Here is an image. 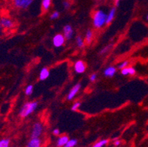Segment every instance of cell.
<instances>
[{"label":"cell","mask_w":148,"mask_h":147,"mask_svg":"<svg viewBox=\"0 0 148 147\" xmlns=\"http://www.w3.org/2000/svg\"><path fill=\"white\" fill-rule=\"evenodd\" d=\"M107 14L102 10H98L93 14V25L95 28H101L106 24Z\"/></svg>","instance_id":"1"},{"label":"cell","mask_w":148,"mask_h":147,"mask_svg":"<svg viewBox=\"0 0 148 147\" xmlns=\"http://www.w3.org/2000/svg\"><path fill=\"white\" fill-rule=\"evenodd\" d=\"M38 107L37 102H29L25 103L19 110V116L21 118H26L33 113Z\"/></svg>","instance_id":"2"},{"label":"cell","mask_w":148,"mask_h":147,"mask_svg":"<svg viewBox=\"0 0 148 147\" xmlns=\"http://www.w3.org/2000/svg\"><path fill=\"white\" fill-rule=\"evenodd\" d=\"M44 131V126L40 122H36L33 124L32 131L30 134V138H35V137H40L42 135Z\"/></svg>","instance_id":"3"},{"label":"cell","mask_w":148,"mask_h":147,"mask_svg":"<svg viewBox=\"0 0 148 147\" xmlns=\"http://www.w3.org/2000/svg\"><path fill=\"white\" fill-rule=\"evenodd\" d=\"M33 0H13V4L16 8L19 9H26L33 3Z\"/></svg>","instance_id":"4"},{"label":"cell","mask_w":148,"mask_h":147,"mask_svg":"<svg viewBox=\"0 0 148 147\" xmlns=\"http://www.w3.org/2000/svg\"><path fill=\"white\" fill-rule=\"evenodd\" d=\"M66 38L64 36V35L62 34H57L54 36L52 38V44L56 47L58 48V47L62 46L65 43Z\"/></svg>","instance_id":"5"},{"label":"cell","mask_w":148,"mask_h":147,"mask_svg":"<svg viewBox=\"0 0 148 147\" xmlns=\"http://www.w3.org/2000/svg\"><path fill=\"white\" fill-rule=\"evenodd\" d=\"M86 66L84 62L81 60H77L74 64V70L77 74H83L86 71Z\"/></svg>","instance_id":"6"},{"label":"cell","mask_w":148,"mask_h":147,"mask_svg":"<svg viewBox=\"0 0 148 147\" xmlns=\"http://www.w3.org/2000/svg\"><path fill=\"white\" fill-rule=\"evenodd\" d=\"M0 25L5 29H10L14 26V22L11 18L8 17H2L0 18Z\"/></svg>","instance_id":"7"},{"label":"cell","mask_w":148,"mask_h":147,"mask_svg":"<svg viewBox=\"0 0 148 147\" xmlns=\"http://www.w3.org/2000/svg\"><path fill=\"white\" fill-rule=\"evenodd\" d=\"M74 30L72 26L69 24H66L64 27V36L66 40H71L73 38Z\"/></svg>","instance_id":"8"},{"label":"cell","mask_w":148,"mask_h":147,"mask_svg":"<svg viewBox=\"0 0 148 147\" xmlns=\"http://www.w3.org/2000/svg\"><path fill=\"white\" fill-rule=\"evenodd\" d=\"M80 88H81V84L80 83H77V84L75 85L69 92L68 95H67V99L69 101L72 100L75 98V96L77 95V94L78 93V91H80Z\"/></svg>","instance_id":"9"},{"label":"cell","mask_w":148,"mask_h":147,"mask_svg":"<svg viewBox=\"0 0 148 147\" xmlns=\"http://www.w3.org/2000/svg\"><path fill=\"white\" fill-rule=\"evenodd\" d=\"M41 141L39 137L30 138L29 142L27 144L26 147H41Z\"/></svg>","instance_id":"10"},{"label":"cell","mask_w":148,"mask_h":147,"mask_svg":"<svg viewBox=\"0 0 148 147\" xmlns=\"http://www.w3.org/2000/svg\"><path fill=\"white\" fill-rule=\"evenodd\" d=\"M69 137L66 135H60L58 137V140L56 141V145L58 147H64V146L66 144V143L69 141Z\"/></svg>","instance_id":"11"},{"label":"cell","mask_w":148,"mask_h":147,"mask_svg":"<svg viewBox=\"0 0 148 147\" xmlns=\"http://www.w3.org/2000/svg\"><path fill=\"white\" fill-rule=\"evenodd\" d=\"M121 74L124 76H127V75H134L136 74V70L134 67L127 66L125 68L121 69Z\"/></svg>","instance_id":"12"},{"label":"cell","mask_w":148,"mask_h":147,"mask_svg":"<svg viewBox=\"0 0 148 147\" xmlns=\"http://www.w3.org/2000/svg\"><path fill=\"white\" fill-rule=\"evenodd\" d=\"M116 72V69L114 66H108L104 70V75L107 77H112Z\"/></svg>","instance_id":"13"},{"label":"cell","mask_w":148,"mask_h":147,"mask_svg":"<svg viewBox=\"0 0 148 147\" xmlns=\"http://www.w3.org/2000/svg\"><path fill=\"white\" fill-rule=\"evenodd\" d=\"M116 8H112L110 10L109 13L107 14V17H106V24H109L110 23H111V21L114 20V17H115L116 15Z\"/></svg>","instance_id":"14"},{"label":"cell","mask_w":148,"mask_h":147,"mask_svg":"<svg viewBox=\"0 0 148 147\" xmlns=\"http://www.w3.org/2000/svg\"><path fill=\"white\" fill-rule=\"evenodd\" d=\"M49 76V71L47 68H43L40 71L39 79L41 81H44L47 79Z\"/></svg>","instance_id":"15"},{"label":"cell","mask_w":148,"mask_h":147,"mask_svg":"<svg viewBox=\"0 0 148 147\" xmlns=\"http://www.w3.org/2000/svg\"><path fill=\"white\" fill-rule=\"evenodd\" d=\"M92 38H93V32H92V30H91V29H87L86 32V35H85V40H86V44H89L91 42Z\"/></svg>","instance_id":"16"},{"label":"cell","mask_w":148,"mask_h":147,"mask_svg":"<svg viewBox=\"0 0 148 147\" xmlns=\"http://www.w3.org/2000/svg\"><path fill=\"white\" fill-rule=\"evenodd\" d=\"M52 4V0H42L41 5H42V9L44 11H47L49 9Z\"/></svg>","instance_id":"17"},{"label":"cell","mask_w":148,"mask_h":147,"mask_svg":"<svg viewBox=\"0 0 148 147\" xmlns=\"http://www.w3.org/2000/svg\"><path fill=\"white\" fill-rule=\"evenodd\" d=\"M108 143V141L107 139L100 140V141L95 143V144L92 146V147H103L105 146Z\"/></svg>","instance_id":"18"},{"label":"cell","mask_w":148,"mask_h":147,"mask_svg":"<svg viewBox=\"0 0 148 147\" xmlns=\"http://www.w3.org/2000/svg\"><path fill=\"white\" fill-rule=\"evenodd\" d=\"M76 44L79 48H82L84 46V40H83V38L80 36H77L76 37Z\"/></svg>","instance_id":"19"},{"label":"cell","mask_w":148,"mask_h":147,"mask_svg":"<svg viewBox=\"0 0 148 147\" xmlns=\"http://www.w3.org/2000/svg\"><path fill=\"white\" fill-rule=\"evenodd\" d=\"M10 146V140L8 138H3L0 140V147H9Z\"/></svg>","instance_id":"20"},{"label":"cell","mask_w":148,"mask_h":147,"mask_svg":"<svg viewBox=\"0 0 148 147\" xmlns=\"http://www.w3.org/2000/svg\"><path fill=\"white\" fill-rule=\"evenodd\" d=\"M77 144V141L76 139H69L66 143L64 147H74Z\"/></svg>","instance_id":"21"},{"label":"cell","mask_w":148,"mask_h":147,"mask_svg":"<svg viewBox=\"0 0 148 147\" xmlns=\"http://www.w3.org/2000/svg\"><path fill=\"white\" fill-rule=\"evenodd\" d=\"M112 48V45H107L103 48L99 52V55H104V54H106L107 52H108L109 51L111 50V49Z\"/></svg>","instance_id":"22"},{"label":"cell","mask_w":148,"mask_h":147,"mask_svg":"<svg viewBox=\"0 0 148 147\" xmlns=\"http://www.w3.org/2000/svg\"><path fill=\"white\" fill-rule=\"evenodd\" d=\"M33 86L32 85H29L26 87L25 90V93L27 96H30L31 94H33Z\"/></svg>","instance_id":"23"},{"label":"cell","mask_w":148,"mask_h":147,"mask_svg":"<svg viewBox=\"0 0 148 147\" xmlns=\"http://www.w3.org/2000/svg\"><path fill=\"white\" fill-rule=\"evenodd\" d=\"M128 65H129L128 61H123L121 63H119V66H118V68H119V69H122V68L128 66Z\"/></svg>","instance_id":"24"},{"label":"cell","mask_w":148,"mask_h":147,"mask_svg":"<svg viewBox=\"0 0 148 147\" xmlns=\"http://www.w3.org/2000/svg\"><path fill=\"white\" fill-rule=\"evenodd\" d=\"M80 105H81L80 102H75V103L72 106V110H73V111H76V110H78L79 107H80Z\"/></svg>","instance_id":"25"},{"label":"cell","mask_w":148,"mask_h":147,"mask_svg":"<svg viewBox=\"0 0 148 147\" xmlns=\"http://www.w3.org/2000/svg\"><path fill=\"white\" fill-rule=\"evenodd\" d=\"M59 13L58 11H55L51 14L50 16V19L51 20H55V19H57L59 17Z\"/></svg>","instance_id":"26"},{"label":"cell","mask_w":148,"mask_h":147,"mask_svg":"<svg viewBox=\"0 0 148 147\" xmlns=\"http://www.w3.org/2000/svg\"><path fill=\"white\" fill-rule=\"evenodd\" d=\"M63 6L65 9H69L70 8V2L69 1H64L63 2Z\"/></svg>","instance_id":"27"},{"label":"cell","mask_w":148,"mask_h":147,"mask_svg":"<svg viewBox=\"0 0 148 147\" xmlns=\"http://www.w3.org/2000/svg\"><path fill=\"white\" fill-rule=\"evenodd\" d=\"M97 76L96 74H92V75L90 76L89 79L91 82H95V81L97 79Z\"/></svg>","instance_id":"28"},{"label":"cell","mask_w":148,"mask_h":147,"mask_svg":"<svg viewBox=\"0 0 148 147\" xmlns=\"http://www.w3.org/2000/svg\"><path fill=\"white\" fill-rule=\"evenodd\" d=\"M60 132L58 129H53V131H52V134L56 136H58L59 135H60Z\"/></svg>","instance_id":"29"},{"label":"cell","mask_w":148,"mask_h":147,"mask_svg":"<svg viewBox=\"0 0 148 147\" xmlns=\"http://www.w3.org/2000/svg\"><path fill=\"white\" fill-rule=\"evenodd\" d=\"M120 144H121V141H119V140H116L114 143V146H119L120 145Z\"/></svg>","instance_id":"30"},{"label":"cell","mask_w":148,"mask_h":147,"mask_svg":"<svg viewBox=\"0 0 148 147\" xmlns=\"http://www.w3.org/2000/svg\"><path fill=\"white\" fill-rule=\"evenodd\" d=\"M119 2H120V0H115V6L116 7L119 6Z\"/></svg>","instance_id":"31"},{"label":"cell","mask_w":148,"mask_h":147,"mask_svg":"<svg viewBox=\"0 0 148 147\" xmlns=\"http://www.w3.org/2000/svg\"><path fill=\"white\" fill-rule=\"evenodd\" d=\"M1 29H2V27H1V25H0V32H1Z\"/></svg>","instance_id":"32"},{"label":"cell","mask_w":148,"mask_h":147,"mask_svg":"<svg viewBox=\"0 0 148 147\" xmlns=\"http://www.w3.org/2000/svg\"><path fill=\"white\" fill-rule=\"evenodd\" d=\"M147 21H148V15L147 16Z\"/></svg>","instance_id":"33"}]
</instances>
